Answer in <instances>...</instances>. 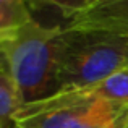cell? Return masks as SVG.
<instances>
[{"instance_id":"obj_1","label":"cell","mask_w":128,"mask_h":128,"mask_svg":"<svg viewBox=\"0 0 128 128\" xmlns=\"http://www.w3.org/2000/svg\"><path fill=\"white\" fill-rule=\"evenodd\" d=\"M63 36L65 26H42L32 20L0 38V55L24 106L57 92Z\"/></svg>"},{"instance_id":"obj_2","label":"cell","mask_w":128,"mask_h":128,"mask_svg":"<svg viewBox=\"0 0 128 128\" xmlns=\"http://www.w3.org/2000/svg\"><path fill=\"white\" fill-rule=\"evenodd\" d=\"M125 66H128V38L65 28L57 92L86 89Z\"/></svg>"},{"instance_id":"obj_3","label":"cell","mask_w":128,"mask_h":128,"mask_svg":"<svg viewBox=\"0 0 128 128\" xmlns=\"http://www.w3.org/2000/svg\"><path fill=\"white\" fill-rule=\"evenodd\" d=\"M126 122V107L96 99L88 89H76L23 106L15 128H120Z\"/></svg>"},{"instance_id":"obj_4","label":"cell","mask_w":128,"mask_h":128,"mask_svg":"<svg viewBox=\"0 0 128 128\" xmlns=\"http://www.w3.org/2000/svg\"><path fill=\"white\" fill-rule=\"evenodd\" d=\"M70 31H100L128 38V0H96L65 24Z\"/></svg>"},{"instance_id":"obj_5","label":"cell","mask_w":128,"mask_h":128,"mask_svg":"<svg viewBox=\"0 0 128 128\" xmlns=\"http://www.w3.org/2000/svg\"><path fill=\"white\" fill-rule=\"evenodd\" d=\"M24 106L20 89L12 78L5 62L0 65V128L15 126V120Z\"/></svg>"},{"instance_id":"obj_6","label":"cell","mask_w":128,"mask_h":128,"mask_svg":"<svg viewBox=\"0 0 128 128\" xmlns=\"http://www.w3.org/2000/svg\"><path fill=\"white\" fill-rule=\"evenodd\" d=\"M96 99L128 109V66L117 70L102 81L86 88Z\"/></svg>"},{"instance_id":"obj_7","label":"cell","mask_w":128,"mask_h":128,"mask_svg":"<svg viewBox=\"0 0 128 128\" xmlns=\"http://www.w3.org/2000/svg\"><path fill=\"white\" fill-rule=\"evenodd\" d=\"M28 0H0V38L32 21Z\"/></svg>"},{"instance_id":"obj_8","label":"cell","mask_w":128,"mask_h":128,"mask_svg":"<svg viewBox=\"0 0 128 128\" xmlns=\"http://www.w3.org/2000/svg\"><path fill=\"white\" fill-rule=\"evenodd\" d=\"M96 0H28L31 10L41 8H57L68 21L75 18L78 13L84 12L88 6H91Z\"/></svg>"},{"instance_id":"obj_9","label":"cell","mask_w":128,"mask_h":128,"mask_svg":"<svg viewBox=\"0 0 128 128\" xmlns=\"http://www.w3.org/2000/svg\"><path fill=\"white\" fill-rule=\"evenodd\" d=\"M2 62H3V58H2V55H0V65H2Z\"/></svg>"},{"instance_id":"obj_10","label":"cell","mask_w":128,"mask_h":128,"mask_svg":"<svg viewBox=\"0 0 128 128\" xmlns=\"http://www.w3.org/2000/svg\"><path fill=\"white\" fill-rule=\"evenodd\" d=\"M128 123V122H126ZM126 123H125V125H123V126H120V128H126Z\"/></svg>"},{"instance_id":"obj_11","label":"cell","mask_w":128,"mask_h":128,"mask_svg":"<svg viewBox=\"0 0 128 128\" xmlns=\"http://www.w3.org/2000/svg\"><path fill=\"white\" fill-rule=\"evenodd\" d=\"M126 128H128V123H126Z\"/></svg>"}]
</instances>
